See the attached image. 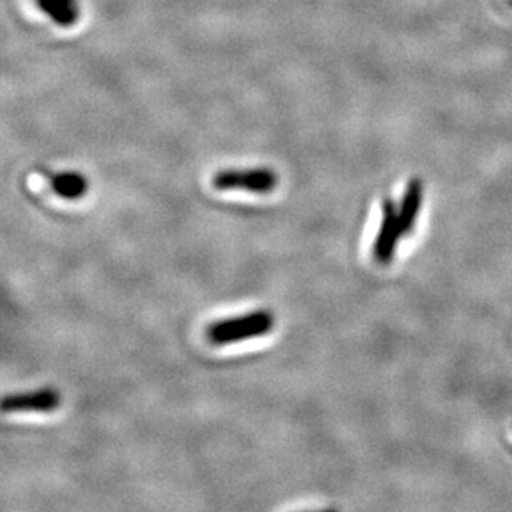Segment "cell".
Wrapping results in <instances>:
<instances>
[{
    "instance_id": "cell-8",
    "label": "cell",
    "mask_w": 512,
    "mask_h": 512,
    "mask_svg": "<svg viewBox=\"0 0 512 512\" xmlns=\"http://www.w3.org/2000/svg\"><path fill=\"white\" fill-rule=\"evenodd\" d=\"M511 5H512V0H511Z\"/></svg>"
},
{
    "instance_id": "cell-5",
    "label": "cell",
    "mask_w": 512,
    "mask_h": 512,
    "mask_svg": "<svg viewBox=\"0 0 512 512\" xmlns=\"http://www.w3.org/2000/svg\"><path fill=\"white\" fill-rule=\"evenodd\" d=\"M423 198H425V184H423V181L420 178L410 179L400 206H398L401 231H403L405 236L415 229L416 221H418V216H420Z\"/></svg>"
},
{
    "instance_id": "cell-2",
    "label": "cell",
    "mask_w": 512,
    "mask_h": 512,
    "mask_svg": "<svg viewBox=\"0 0 512 512\" xmlns=\"http://www.w3.org/2000/svg\"><path fill=\"white\" fill-rule=\"evenodd\" d=\"M277 174L269 168L256 170L219 171L213 178V186L218 191H247V193L267 194L277 188Z\"/></svg>"
},
{
    "instance_id": "cell-1",
    "label": "cell",
    "mask_w": 512,
    "mask_h": 512,
    "mask_svg": "<svg viewBox=\"0 0 512 512\" xmlns=\"http://www.w3.org/2000/svg\"><path fill=\"white\" fill-rule=\"evenodd\" d=\"M274 322V315L269 310H254L241 317L214 322L206 330V337L214 345H231L244 340L259 339L271 334Z\"/></svg>"
},
{
    "instance_id": "cell-7",
    "label": "cell",
    "mask_w": 512,
    "mask_h": 512,
    "mask_svg": "<svg viewBox=\"0 0 512 512\" xmlns=\"http://www.w3.org/2000/svg\"><path fill=\"white\" fill-rule=\"evenodd\" d=\"M50 188L58 198L73 201V199L83 198L87 194L88 179L77 171H65V173L54 174L50 178Z\"/></svg>"
},
{
    "instance_id": "cell-3",
    "label": "cell",
    "mask_w": 512,
    "mask_h": 512,
    "mask_svg": "<svg viewBox=\"0 0 512 512\" xmlns=\"http://www.w3.org/2000/svg\"><path fill=\"white\" fill-rule=\"evenodd\" d=\"M401 236H405V234L401 231L398 206L393 199H383L382 223H380L377 239H375V244H373V257L380 264H390L393 256H395V252H397Z\"/></svg>"
},
{
    "instance_id": "cell-4",
    "label": "cell",
    "mask_w": 512,
    "mask_h": 512,
    "mask_svg": "<svg viewBox=\"0 0 512 512\" xmlns=\"http://www.w3.org/2000/svg\"><path fill=\"white\" fill-rule=\"evenodd\" d=\"M62 403V395L55 388H40L35 392L9 395L2 400L4 413H52Z\"/></svg>"
},
{
    "instance_id": "cell-6",
    "label": "cell",
    "mask_w": 512,
    "mask_h": 512,
    "mask_svg": "<svg viewBox=\"0 0 512 512\" xmlns=\"http://www.w3.org/2000/svg\"><path fill=\"white\" fill-rule=\"evenodd\" d=\"M35 4L55 25L70 29L80 19L77 0H35Z\"/></svg>"
}]
</instances>
